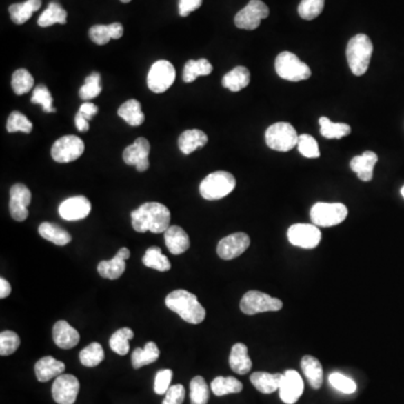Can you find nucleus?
<instances>
[{
  "label": "nucleus",
  "instance_id": "f257e3e1",
  "mask_svg": "<svg viewBox=\"0 0 404 404\" xmlns=\"http://www.w3.org/2000/svg\"><path fill=\"white\" fill-rule=\"evenodd\" d=\"M132 225L137 232H165L170 227L171 214L166 205L159 202H146L130 214Z\"/></svg>",
  "mask_w": 404,
  "mask_h": 404
},
{
  "label": "nucleus",
  "instance_id": "f03ea898",
  "mask_svg": "<svg viewBox=\"0 0 404 404\" xmlns=\"http://www.w3.org/2000/svg\"><path fill=\"white\" fill-rule=\"evenodd\" d=\"M165 305L187 323L199 325L205 320V309L196 296L187 290H175L170 293L165 298Z\"/></svg>",
  "mask_w": 404,
  "mask_h": 404
},
{
  "label": "nucleus",
  "instance_id": "7ed1b4c3",
  "mask_svg": "<svg viewBox=\"0 0 404 404\" xmlns=\"http://www.w3.org/2000/svg\"><path fill=\"white\" fill-rule=\"evenodd\" d=\"M372 54L373 44L367 35L357 34L350 39L346 48V57L353 74L357 77L365 74L370 67Z\"/></svg>",
  "mask_w": 404,
  "mask_h": 404
},
{
  "label": "nucleus",
  "instance_id": "20e7f679",
  "mask_svg": "<svg viewBox=\"0 0 404 404\" xmlns=\"http://www.w3.org/2000/svg\"><path fill=\"white\" fill-rule=\"evenodd\" d=\"M236 187V179L232 173L216 171L207 175L200 183V194L205 200L223 199Z\"/></svg>",
  "mask_w": 404,
  "mask_h": 404
},
{
  "label": "nucleus",
  "instance_id": "39448f33",
  "mask_svg": "<svg viewBox=\"0 0 404 404\" xmlns=\"http://www.w3.org/2000/svg\"><path fill=\"white\" fill-rule=\"evenodd\" d=\"M275 71L280 78L298 82L311 77L310 68L291 52H282L275 60Z\"/></svg>",
  "mask_w": 404,
  "mask_h": 404
},
{
  "label": "nucleus",
  "instance_id": "423d86ee",
  "mask_svg": "<svg viewBox=\"0 0 404 404\" xmlns=\"http://www.w3.org/2000/svg\"><path fill=\"white\" fill-rule=\"evenodd\" d=\"M265 141L272 150L287 152L298 145L299 135L296 128L289 123H276L266 130Z\"/></svg>",
  "mask_w": 404,
  "mask_h": 404
},
{
  "label": "nucleus",
  "instance_id": "0eeeda50",
  "mask_svg": "<svg viewBox=\"0 0 404 404\" xmlns=\"http://www.w3.org/2000/svg\"><path fill=\"white\" fill-rule=\"evenodd\" d=\"M348 209L343 203L318 202L311 208V221L317 227H332L346 219Z\"/></svg>",
  "mask_w": 404,
  "mask_h": 404
},
{
  "label": "nucleus",
  "instance_id": "6e6552de",
  "mask_svg": "<svg viewBox=\"0 0 404 404\" xmlns=\"http://www.w3.org/2000/svg\"><path fill=\"white\" fill-rule=\"evenodd\" d=\"M282 308L283 302L280 299L272 298L269 294L260 291H248L241 300V310L248 316L269 311H279Z\"/></svg>",
  "mask_w": 404,
  "mask_h": 404
},
{
  "label": "nucleus",
  "instance_id": "1a4fd4ad",
  "mask_svg": "<svg viewBox=\"0 0 404 404\" xmlns=\"http://www.w3.org/2000/svg\"><path fill=\"white\" fill-rule=\"evenodd\" d=\"M85 152V143L74 135L63 136L53 144L52 159L58 163H70L78 160Z\"/></svg>",
  "mask_w": 404,
  "mask_h": 404
},
{
  "label": "nucleus",
  "instance_id": "9d476101",
  "mask_svg": "<svg viewBox=\"0 0 404 404\" xmlns=\"http://www.w3.org/2000/svg\"><path fill=\"white\" fill-rule=\"evenodd\" d=\"M175 77L176 73L171 62L166 60L157 61L148 71V89L155 94H163L174 83Z\"/></svg>",
  "mask_w": 404,
  "mask_h": 404
},
{
  "label": "nucleus",
  "instance_id": "9b49d317",
  "mask_svg": "<svg viewBox=\"0 0 404 404\" xmlns=\"http://www.w3.org/2000/svg\"><path fill=\"white\" fill-rule=\"evenodd\" d=\"M270 15L269 7L262 0H250L235 16V25L241 30H253Z\"/></svg>",
  "mask_w": 404,
  "mask_h": 404
},
{
  "label": "nucleus",
  "instance_id": "f8f14e48",
  "mask_svg": "<svg viewBox=\"0 0 404 404\" xmlns=\"http://www.w3.org/2000/svg\"><path fill=\"white\" fill-rule=\"evenodd\" d=\"M287 239L293 246L311 250L319 245L321 232L314 223H296L287 230Z\"/></svg>",
  "mask_w": 404,
  "mask_h": 404
},
{
  "label": "nucleus",
  "instance_id": "ddd939ff",
  "mask_svg": "<svg viewBox=\"0 0 404 404\" xmlns=\"http://www.w3.org/2000/svg\"><path fill=\"white\" fill-rule=\"evenodd\" d=\"M80 383L76 376L62 374L57 377L52 385V395L58 404H73L78 396Z\"/></svg>",
  "mask_w": 404,
  "mask_h": 404
},
{
  "label": "nucleus",
  "instance_id": "4468645a",
  "mask_svg": "<svg viewBox=\"0 0 404 404\" xmlns=\"http://www.w3.org/2000/svg\"><path fill=\"white\" fill-rule=\"evenodd\" d=\"M32 201V193L25 184L16 183L10 189V212L12 219L24 221L28 217V205Z\"/></svg>",
  "mask_w": 404,
  "mask_h": 404
},
{
  "label": "nucleus",
  "instance_id": "2eb2a0df",
  "mask_svg": "<svg viewBox=\"0 0 404 404\" xmlns=\"http://www.w3.org/2000/svg\"><path fill=\"white\" fill-rule=\"evenodd\" d=\"M250 239L245 232H235L227 236L218 243V256L225 261L234 260L241 256L250 248Z\"/></svg>",
  "mask_w": 404,
  "mask_h": 404
},
{
  "label": "nucleus",
  "instance_id": "dca6fc26",
  "mask_svg": "<svg viewBox=\"0 0 404 404\" xmlns=\"http://www.w3.org/2000/svg\"><path fill=\"white\" fill-rule=\"evenodd\" d=\"M150 151H151V145L148 139L139 137L134 144L125 148L123 159L125 163L128 165L136 166V170L139 172H145L150 168V162H148Z\"/></svg>",
  "mask_w": 404,
  "mask_h": 404
},
{
  "label": "nucleus",
  "instance_id": "f3484780",
  "mask_svg": "<svg viewBox=\"0 0 404 404\" xmlns=\"http://www.w3.org/2000/svg\"><path fill=\"white\" fill-rule=\"evenodd\" d=\"M90 212V201L83 196H71L59 207L61 218L68 221H82L89 216Z\"/></svg>",
  "mask_w": 404,
  "mask_h": 404
},
{
  "label": "nucleus",
  "instance_id": "a211bd4d",
  "mask_svg": "<svg viewBox=\"0 0 404 404\" xmlns=\"http://www.w3.org/2000/svg\"><path fill=\"white\" fill-rule=\"evenodd\" d=\"M280 398L284 403L294 404L305 391V383L298 372L289 371L283 374L280 384Z\"/></svg>",
  "mask_w": 404,
  "mask_h": 404
},
{
  "label": "nucleus",
  "instance_id": "6ab92c4d",
  "mask_svg": "<svg viewBox=\"0 0 404 404\" xmlns=\"http://www.w3.org/2000/svg\"><path fill=\"white\" fill-rule=\"evenodd\" d=\"M130 257V252L128 248H123L118 250L116 256L110 261H101L98 264V273L100 276L109 280H117L124 274L126 270V262Z\"/></svg>",
  "mask_w": 404,
  "mask_h": 404
},
{
  "label": "nucleus",
  "instance_id": "aec40b11",
  "mask_svg": "<svg viewBox=\"0 0 404 404\" xmlns=\"http://www.w3.org/2000/svg\"><path fill=\"white\" fill-rule=\"evenodd\" d=\"M53 341L62 350H71L79 344L80 335L77 329L70 326V323L60 320L53 327Z\"/></svg>",
  "mask_w": 404,
  "mask_h": 404
},
{
  "label": "nucleus",
  "instance_id": "412c9836",
  "mask_svg": "<svg viewBox=\"0 0 404 404\" xmlns=\"http://www.w3.org/2000/svg\"><path fill=\"white\" fill-rule=\"evenodd\" d=\"M166 248L173 255H180L190 248V239L180 226H170L164 232Z\"/></svg>",
  "mask_w": 404,
  "mask_h": 404
},
{
  "label": "nucleus",
  "instance_id": "4be33fe9",
  "mask_svg": "<svg viewBox=\"0 0 404 404\" xmlns=\"http://www.w3.org/2000/svg\"><path fill=\"white\" fill-rule=\"evenodd\" d=\"M377 161L378 157L374 152L366 151L362 155L355 156L350 161V169L358 175L362 181H371Z\"/></svg>",
  "mask_w": 404,
  "mask_h": 404
},
{
  "label": "nucleus",
  "instance_id": "5701e85b",
  "mask_svg": "<svg viewBox=\"0 0 404 404\" xmlns=\"http://www.w3.org/2000/svg\"><path fill=\"white\" fill-rule=\"evenodd\" d=\"M64 371L65 364L52 356L43 357L35 364V374L39 382H48L62 375Z\"/></svg>",
  "mask_w": 404,
  "mask_h": 404
},
{
  "label": "nucleus",
  "instance_id": "b1692460",
  "mask_svg": "<svg viewBox=\"0 0 404 404\" xmlns=\"http://www.w3.org/2000/svg\"><path fill=\"white\" fill-rule=\"evenodd\" d=\"M283 378V374L281 373H266V372H255L250 375V382L254 387L260 391L263 394H271L276 390L280 389L281 381Z\"/></svg>",
  "mask_w": 404,
  "mask_h": 404
},
{
  "label": "nucleus",
  "instance_id": "393cba45",
  "mask_svg": "<svg viewBox=\"0 0 404 404\" xmlns=\"http://www.w3.org/2000/svg\"><path fill=\"white\" fill-rule=\"evenodd\" d=\"M208 143V136L202 130H185L179 137V148L184 155H189Z\"/></svg>",
  "mask_w": 404,
  "mask_h": 404
},
{
  "label": "nucleus",
  "instance_id": "a878e982",
  "mask_svg": "<svg viewBox=\"0 0 404 404\" xmlns=\"http://www.w3.org/2000/svg\"><path fill=\"white\" fill-rule=\"evenodd\" d=\"M230 365L232 371L239 375L248 374L252 370V361L248 356V346L241 343L232 346L230 356Z\"/></svg>",
  "mask_w": 404,
  "mask_h": 404
},
{
  "label": "nucleus",
  "instance_id": "bb28decb",
  "mask_svg": "<svg viewBox=\"0 0 404 404\" xmlns=\"http://www.w3.org/2000/svg\"><path fill=\"white\" fill-rule=\"evenodd\" d=\"M301 368L311 387L319 390L323 382V365L319 361L316 357L307 355L301 359Z\"/></svg>",
  "mask_w": 404,
  "mask_h": 404
},
{
  "label": "nucleus",
  "instance_id": "cd10ccee",
  "mask_svg": "<svg viewBox=\"0 0 404 404\" xmlns=\"http://www.w3.org/2000/svg\"><path fill=\"white\" fill-rule=\"evenodd\" d=\"M42 6V0H26L10 6V19L17 25L25 24Z\"/></svg>",
  "mask_w": 404,
  "mask_h": 404
},
{
  "label": "nucleus",
  "instance_id": "c85d7f7f",
  "mask_svg": "<svg viewBox=\"0 0 404 404\" xmlns=\"http://www.w3.org/2000/svg\"><path fill=\"white\" fill-rule=\"evenodd\" d=\"M250 81V70L245 67H236L223 76V85L232 92H239L248 87Z\"/></svg>",
  "mask_w": 404,
  "mask_h": 404
},
{
  "label": "nucleus",
  "instance_id": "c756f323",
  "mask_svg": "<svg viewBox=\"0 0 404 404\" xmlns=\"http://www.w3.org/2000/svg\"><path fill=\"white\" fill-rule=\"evenodd\" d=\"M118 116L123 118L130 126H139L145 121L142 105L136 99L127 100L126 103H123L118 109Z\"/></svg>",
  "mask_w": 404,
  "mask_h": 404
},
{
  "label": "nucleus",
  "instance_id": "7c9ffc66",
  "mask_svg": "<svg viewBox=\"0 0 404 404\" xmlns=\"http://www.w3.org/2000/svg\"><path fill=\"white\" fill-rule=\"evenodd\" d=\"M160 357V350L155 343L148 341L144 348H136L132 354V364L135 370L156 362Z\"/></svg>",
  "mask_w": 404,
  "mask_h": 404
},
{
  "label": "nucleus",
  "instance_id": "2f4dec72",
  "mask_svg": "<svg viewBox=\"0 0 404 404\" xmlns=\"http://www.w3.org/2000/svg\"><path fill=\"white\" fill-rule=\"evenodd\" d=\"M39 235L46 241H51L59 246H65L69 244L72 237L67 230L61 228L58 225L51 223H43L39 227Z\"/></svg>",
  "mask_w": 404,
  "mask_h": 404
},
{
  "label": "nucleus",
  "instance_id": "473e14b6",
  "mask_svg": "<svg viewBox=\"0 0 404 404\" xmlns=\"http://www.w3.org/2000/svg\"><path fill=\"white\" fill-rule=\"evenodd\" d=\"M68 12L58 3H48V8L39 16L37 24L41 28H48L54 24H67Z\"/></svg>",
  "mask_w": 404,
  "mask_h": 404
},
{
  "label": "nucleus",
  "instance_id": "72a5a7b5",
  "mask_svg": "<svg viewBox=\"0 0 404 404\" xmlns=\"http://www.w3.org/2000/svg\"><path fill=\"white\" fill-rule=\"evenodd\" d=\"M212 72V65L207 59L188 61L183 69V80L187 83L196 81L198 77L209 76Z\"/></svg>",
  "mask_w": 404,
  "mask_h": 404
},
{
  "label": "nucleus",
  "instance_id": "f704fd0d",
  "mask_svg": "<svg viewBox=\"0 0 404 404\" xmlns=\"http://www.w3.org/2000/svg\"><path fill=\"white\" fill-rule=\"evenodd\" d=\"M143 264L150 269L157 270L160 272H168L171 269V263L169 259L163 255L162 250L157 246L148 248L143 256Z\"/></svg>",
  "mask_w": 404,
  "mask_h": 404
},
{
  "label": "nucleus",
  "instance_id": "c9c22d12",
  "mask_svg": "<svg viewBox=\"0 0 404 404\" xmlns=\"http://www.w3.org/2000/svg\"><path fill=\"white\" fill-rule=\"evenodd\" d=\"M320 133L329 139H343L350 135L352 132L350 125L344 123H332L329 118L321 117L319 119Z\"/></svg>",
  "mask_w": 404,
  "mask_h": 404
},
{
  "label": "nucleus",
  "instance_id": "e433bc0d",
  "mask_svg": "<svg viewBox=\"0 0 404 404\" xmlns=\"http://www.w3.org/2000/svg\"><path fill=\"white\" fill-rule=\"evenodd\" d=\"M243 383L236 377L218 376L212 382V391L216 396L241 392Z\"/></svg>",
  "mask_w": 404,
  "mask_h": 404
},
{
  "label": "nucleus",
  "instance_id": "4c0bfd02",
  "mask_svg": "<svg viewBox=\"0 0 404 404\" xmlns=\"http://www.w3.org/2000/svg\"><path fill=\"white\" fill-rule=\"evenodd\" d=\"M134 332L130 328L118 329L117 332L110 337L109 345L116 354L125 356L130 352V339H133Z\"/></svg>",
  "mask_w": 404,
  "mask_h": 404
},
{
  "label": "nucleus",
  "instance_id": "58836bf2",
  "mask_svg": "<svg viewBox=\"0 0 404 404\" xmlns=\"http://www.w3.org/2000/svg\"><path fill=\"white\" fill-rule=\"evenodd\" d=\"M80 362L85 367H96L105 359V352L99 343H92L80 352Z\"/></svg>",
  "mask_w": 404,
  "mask_h": 404
},
{
  "label": "nucleus",
  "instance_id": "ea45409f",
  "mask_svg": "<svg viewBox=\"0 0 404 404\" xmlns=\"http://www.w3.org/2000/svg\"><path fill=\"white\" fill-rule=\"evenodd\" d=\"M101 77L100 73L92 72L90 76H88L85 80V85H82L79 90V97L82 100H91L99 96L101 94Z\"/></svg>",
  "mask_w": 404,
  "mask_h": 404
},
{
  "label": "nucleus",
  "instance_id": "a19ab883",
  "mask_svg": "<svg viewBox=\"0 0 404 404\" xmlns=\"http://www.w3.org/2000/svg\"><path fill=\"white\" fill-rule=\"evenodd\" d=\"M12 90L16 94H28L34 87V78L26 69H19L14 72L12 78Z\"/></svg>",
  "mask_w": 404,
  "mask_h": 404
},
{
  "label": "nucleus",
  "instance_id": "79ce46f5",
  "mask_svg": "<svg viewBox=\"0 0 404 404\" xmlns=\"http://www.w3.org/2000/svg\"><path fill=\"white\" fill-rule=\"evenodd\" d=\"M191 404H207L209 401V387L202 376L193 377L190 382Z\"/></svg>",
  "mask_w": 404,
  "mask_h": 404
},
{
  "label": "nucleus",
  "instance_id": "37998d69",
  "mask_svg": "<svg viewBox=\"0 0 404 404\" xmlns=\"http://www.w3.org/2000/svg\"><path fill=\"white\" fill-rule=\"evenodd\" d=\"M7 130L8 133L30 134L33 130V124L24 114L19 112H12L7 121Z\"/></svg>",
  "mask_w": 404,
  "mask_h": 404
},
{
  "label": "nucleus",
  "instance_id": "c03bdc74",
  "mask_svg": "<svg viewBox=\"0 0 404 404\" xmlns=\"http://www.w3.org/2000/svg\"><path fill=\"white\" fill-rule=\"evenodd\" d=\"M325 0H302L298 7L299 15L305 21L317 19L323 12Z\"/></svg>",
  "mask_w": 404,
  "mask_h": 404
},
{
  "label": "nucleus",
  "instance_id": "a18cd8bd",
  "mask_svg": "<svg viewBox=\"0 0 404 404\" xmlns=\"http://www.w3.org/2000/svg\"><path fill=\"white\" fill-rule=\"evenodd\" d=\"M30 103L41 105L43 110L46 112H57V109L53 107V98H52L51 92L46 85H39L34 89Z\"/></svg>",
  "mask_w": 404,
  "mask_h": 404
},
{
  "label": "nucleus",
  "instance_id": "49530a36",
  "mask_svg": "<svg viewBox=\"0 0 404 404\" xmlns=\"http://www.w3.org/2000/svg\"><path fill=\"white\" fill-rule=\"evenodd\" d=\"M21 345V338L16 332L6 330L0 334V355L8 356L15 353Z\"/></svg>",
  "mask_w": 404,
  "mask_h": 404
},
{
  "label": "nucleus",
  "instance_id": "de8ad7c7",
  "mask_svg": "<svg viewBox=\"0 0 404 404\" xmlns=\"http://www.w3.org/2000/svg\"><path fill=\"white\" fill-rule=\"evenodd\" d=\"M298 148L301 155L307 159H317L320 156L317 141L312 136L307 134L299 136Z\"/></svg>",
  "mask_w": 404,
  "mask_h": 404
},
{
  "label": "nucleus",
  "instance_id": "09e8293b",
  "mask_svg": "<svg viewBox=\"0 0 404 404\" xmlns=\"http://www.w3.org/2000/svg\"><path fill=\"white\" fill-rule=\"evenodd\" d=\"M328 381L332 387H335L336 390L345 393V394H353L356 392V383L352 378L345 376L341 373H332L329 375Z\"/></svg>",
  "mask_w": 404,
  "mask_h": 404
},
{
  "label": "nucleus",
  "instance_id": "8fccbe9b",
  "mask_svg": "<svg viewBox=\"0 0 404 404\" xmlns=\"http://www.w3.org/2000/svg\"><path fill=\"white\" fill-rule=\"evenodd\" d=\"M89 37L98 46H105L112 39L109 25H94L89 30Z\"/></svg>",
  "mask_w": 404,
  "mask_h": 404
},
{
  "label": "nucleus",
  "instance_id": "3c124183",
  "mask_svg": "<svg viewBox=\"0 0 404 404\" xmlns=\"http://www.w3.org/2000/svg\"><path fill=\"white\" fill-rule=\"evenodd\" d=\"M173 372L171 370H162V371L157 372L156 376H155L154 391L156 394L163 395L168 392L170 389V384L172 381Z\"/></svg>",
  "mask_w": 404,
  "mask_h": 404
},
{
  "label": "nucleus",
  "instance_id": "603ef678",
  "mask_svg": "<svg viewBox=\"0 0 404 404\" xmlns=\"http://www.w3.org/2000/svg\"><path fill=\"white\" fill-rule=\"evenodd\" d=\"M185 398V390L184 386L181 384H176V385L170 386L168 392L165 393V398H164L162 404H182Z\"/></svg>",
  "mask_w": 404,
  "mask_h": 404
},
{
  "label": "nucleus",
  "instance_id": "864d4df0",
  "mask_svg": "<svg viewBox=\"0 0 404 404\" xmlns=\"http://www.w3.org/2000/svg\"><path fill=\"white\" fill-rule=\"evenodd\" d=\"M202 5V0H179V14L187 17L190 12L198 10Z\"/></svg>",
  "mask_w": 404,
  "mask_h": 404
},
{
  "label": "nucleus",
  "instance_id": "5fc2aeb1",
  "mask_svg": "<svg viewBox=\"0 0 404 404\" xmlns=\"http://www.w3.org/2000/svg\"><path fill=\"white\" fill-rule=\"evenodd\" d=\"M79 112L85 116L88 121H91V119L94 118V116L97 115V112H98V107H97L94 103H82L81 107L79 109Z\"/></svg>",
  "mask_w": 404,
  "mask_h": 404
},
{
  "label": "nucleus",
  "instance_id": "6e6d98bb",
  "mask_svg": "<svg viewBox=\"0 0 404 404\" xmlns=\"http://www.w3.org/2000/svg\"><path fill=\"white\" fill-rule=\"evenodd\" d=\"M74 121H76L77 130L79 132H88L89 128H90V126H89V121L79 112L76 115V118H74Z\"/></svg>",
  "mask_w": 404,
  "mask_h": 404
},
{
  "label": "nucleus",
  "instance_id": "4d7b16f0",
  "mask_svg": "<svg viewBox=\"0 0 404 404\" xmlns=\"http://www.w3.org/2000/svg\"><path fill=\"white\" fill-rule=\"evenodd\" d=\"M109 30L112 33V39H119L124 34V28H123V25L121 23H112V24L109 25Z\"/></svg>",
  "mask_w": 404,
  "mask_h": 404
},
{
  "label": "nucleus",
  "instance_id": "13d9d810",
  "mask_svg": "<svg viewBox=\"0 0 404 404\" xmlns=\"http://www.w3.org/2000/svg\"><path fill=\"white\" fill-rule=\"evenodd\" d=\"M12 293L10 282L5 279H0V298L5 299Z\"/></svg>",
  "mask_w": 404,
  "mask_h": 404
},
{
  "label": "nucleus",
  "instance_id": "bf43d9fd",
  "mask_svg": "<svg viewBox=\"0 0 404 404\" xmlns=\"http://www.w3.org/2000/svg\"><path fill=\"white\" fill-rule=\"evenodd\" d=\"M121 3H130V1H132V0H121Z\"/></svg>",
  "mask_w": 404,
  "mask_h": 404
},
{
  "label": "nucleus",
  "instance_id": "052dcab7",
  "mask_svg": "<svg viewBox=\"0 0 404 404\" xmlns=\"http://www.w3.org/2000/svg\"><path fill=\"white\" fill-rule=\"evenodd\" d=\"M401 194H402V196H403V198H404V185H403V187H402V189H401Z\"/></svg>",
  "mask_w": 404,
  "mask_h": 404
}]
</instances>
